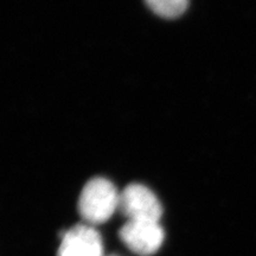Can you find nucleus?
Segmentation results:
<instances>
[{"label":"nucleus","instance_id":"obj_4","mask_svg":"<svg viewBox=\"0 0 256 256\" xmlns=\"http://www.w3.org/2000/svg\"><path fill=\"white\" fill-rule=\"evenodd\" d=\"M57 256H104L100 232L89 224H76L60 236Z\"/></svg>","mask_w":256,"mask_h":256},{"label":"nucleus","instance_id":"obj_5","mask_svg":"<svg viewBox=\"0 0 256 256\" xmlns=\"http://www.w3.org/2000/svg\"><path fill=\"white\" fill-rule=\"evenodd\" d=\"M154 14L164 18H177L186 11L188 0H146Z\"/></svg>","mask_w":256,"mask_h":256},{"label":"nucleus","instance_id":"obj_1","mask_svg":"<svg viewBox=\"0 0 256 256\" xmlns=\"http://www.w3.org/2000/svg\"><path fill=\"white\" fill-rule=\"evenodd\" d=\"M120 192L108 179L92 178L84 185L78 198V214L83 222L98 226L107 222L119 210Z\"/></svg>","mask_w":256,"mask_h":256},{"label":"nucleus","instance_id":"obj_6","mask_svg":"<svg viewBox=\"0 0 256 256\" xmlns=\"http://www.w3.org/2000/svg\"><path fill=\"white\" fill-rule=\"evenodd\" d=\"M110 256H116V255H110Z\"/></svg>","mask_w":256,"mask_h":256},{"label":"nucleus","instance_id":"obj_2","mask_svg":"<svg viewBox=\"0 0 256 256\" xmlns=\"http://www.w3.org/2000/svg\"><path fill=\"white\" fill-rule=\"evenodd\" d=\"M126 247L139 256H151L162 247L165 232L156 220H127L119 230Z\"/></svg>","mask_w":256,"mask_h":256},{"label":"nucleus","instance_id":"obj_3","mask_svg":"<svg viewBox=\"0 0 256 256\" xmlns=\"http://www.w3.org/2000/svg\"><path fill=\"white\" fill-rule=\"evenodd\" d=\"M119 211L127 220L160 222L162 206L152 190L142 184H130L120 192Z\"/></svg>","mask_w":256,"mask_h":256}]
</instances>
